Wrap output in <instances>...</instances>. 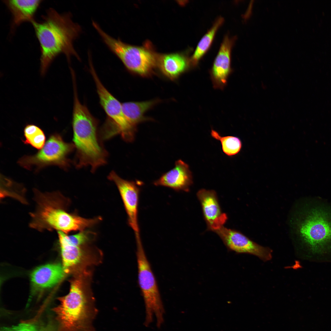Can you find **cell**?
<instances>
[{"instance_id": "7402d4cb", "label": "cell", "mask_w": 331, "mask_h": 331, "mask_svg": "<svg viewBox=\"0 0 331 331\" xmlns=\"http://www.w3.org/2000/svg\"><path fill=\"white\" fill-rule=\"evenodd\" d=\"M211 135L212 137L220 141L223 151L226 155L234 156L240 151L242 143L238 137L231 136H221L217 132L212 129Z\"/></svg>"}, {"instance_id": "8fae6325", "label": "cell", "mask_w": 331, "mask_h": 331, "mask_svg": "<svg viewBox=\"0 0 331 331\" xmlns=\"http://www.w3.org/2000/svg\"><path fill=\"white\" fill-rule=\"evenodd\" d=\"M215 232L229 250L252 254L264 261L272 258V250L270 248L260 245L238 231L223 226Z\"/></svg>"}, {"instance_id": "9a60e30c", "label": "cell", "mask_w": 331, "mask_h": 331, "mask_svg": "<svg viewBox=\"0 0 331 331\" xmlns=\"http://www.w3.org/2000/svg\"><path fill=\"white\" fill-rule=\"evenodd\" d=\"M234 39L228 36L224 37L214 60L211 76L215 87L223 88L226 83L231 71V51Z\"/></svg>"}, {"instance_id": "5bb4252c", "label": "cell", "mask_w": 331, "mask_h": 331, "mask_svg": "<svg viewBox=\"0 0 331 331\" xmlns=\"http://www.w3.org/2000/svg\"><path fill=\"white\" fill-rule=\"evenodd\" d=\"M192 183V173L188 164L181 159L176 161L174 167L155 181L157 186L168 187L176 191H189Z\"/></svg>"}, {"instance_id": "ba28073f", "label": "cell", "mask_w": 331, "mask_h": 331, "mask_svg": "<svg viewBox=\"0 0 331 331\" xmlns=\"http://www.w3.org/2000/svg\"><path fill=\"white\" fill-rule=\"evenodd\" d=\"M74 148L73 143L65 142L60 135L54 133L50 136L44 146L37 153L24 156L18 163L29 170L35 167L37 170L52 165L67 169L70 162L68 156Z\"/></svg>"}, {"instance_id": "603a6c76", "label": "cell", "mask_w": 331, "mask_h": 331, "mask_svg": "<svg viewBox=\"0 0 331 331\" xmlns=\"http://www.w3.org/2000/svg\"><path fill=\"white\" fill-rule=\"evenodd\" d=\"M1 331H40L34 324L27 323H22L10 327H3Z\"/></svg>"}, {"instance_id": "9c48e42d", "label": "cell", "mask_w": 331, "mask_h": 331, "mask_svg": "<svg viewBox=\"0 0 331 331\" xmlns=\"http://www.w3.org/2000/svg\"><path fill=\"white\" fill-rule=\"evenodd\" d=\"M89 71L95 84L100 105L107 116V120L117 134L127 142L135 138L136 127L129 123L124 115L122 103L105 87L99 78L93 65H89Z\"/></svg>"}, {"instance_id": "2e32d148", "label": "cell", "mask_w": 331, "mask_h": 331, "mask_svg": "<svg viewBox=\"0 0 331 331\" xmlns=\"http://www.w3.org/2000/svg\"><path fill=\"white\" fill-rule=\"evenodd\" d=\"M65 274L62 265L59 264L41 266L35 269L31 274L32 286L36 290L51 287L60 281Z\"/></svg>"}, {"instance_id": "ac0fdd59", "label": "cell", "mask_w": 331, "mask_h": 331, "mask_svg": "<svg viewBox=\"0 0 331 331\" xmlns=\"http://www.w3.org/2000/svg\"><path fill=\"white\" fill-rule=\"evenodd\" d=\"M156 61L162 73L171 80L176 78L188 67L185 58L177 53L158 55L156 56Z\"/></svg>"}, {"instance_id": "ffe728a7", "label": "cell", "mask_w": 331, "mask_h": 331, "mask_svg": "<svg viewBox=\"0 0 331 331\" xmlns=\"http://www.w3.org/2000/svg\"><path fill=\"white\" fill-rule=\"evenodd\" d=\"M223 21V17H219L199 41L191 59V62L193 65H196L207 51L211 45L217 31Z\"/></svg>"}, {"instance_id": "44dd1931", "label": "cell", "mask_w": 331, "mask_h": 331, "mask_svg": "<svg viewBox=\"0 0 331 331\" xmlns=\"http://www.w3.org/2000/svg\"><path fill=\"white\" fill-rule=\"evenodd\" d=\"M25 144H29L37 149H41L44 146L46 137L43 131L39 127L33 124H27L24 130Z\"/></svg>"}, {"instance_id": "7a4b0ae2", "label": "cell", "mask_w": 331, "mask_h": 331, "mask_svg": "<svg viewBox=\"0 0 331 331\" xmlns=\"http://www.w3.org/2000/svg\"><path fill=\"white\" fill-rule=\"evenodd\" d=\"M33 192L36 207L30 213L31 228L39 231L55 230L67 234L96 224L94 218H85L68 212L70 201L59 191L43 192L34 189Z\"/></svg>"}, {"instance_id": "3957f363", "label": "cell", "mask_w": 331, "mask_h": 331, "mask_svg": "<svg viewBox=\"0 0 331 331\" xmlns=\"http://www.w3.org/2000/svg\"><path fill=\"white\" fill-rule=\"evenodd\" d=\"M98 124L87 107L81 103L77 90H74L72 126L76 168L89 166L94 172L106 162L108 153L98 138Z\"/></svg>"}, {"instance_id": "6da1fadb", "label": "cell", "mask_w": 331, "mask_h": 331, "mask_svg": "<svg viewBox=\"0 0 331 331\" xmlns=\"http://www.w3.org/2000/svg\"><path fill=\"white\" fill-rule=\"evenodd\" d=\"M42 18L41 21L34 20L31 23L40 46V71L44 75L60 54L64 55L69 63L72 56L80 60L74 42L81 34L82 29L73 21L70 13H60L50 8Z\"/></svg>"}, {"instance_id": "277c9868", "label": "cell", "mask_w": 331, "mask_h": 331, "mask_svg": "<svg viewBox=\"0 0 331 331\" xmlns=\"http://www.w3.org/2000/svg\"><path fill=\"white\" fill-rule=\"evenodd\" d=\"M89 275L77 272L70 281L68 294L58 299L60 304L53 310L60 331H94L92 322L97 311L88 290Z\"/></svg>"}, {"instance_id": "5b68a950", "label": "cell", "mask_w": 331, "mask_h": 331, "mask_svg": "<svg viewBox=\"0 0 331 331\" xmlns=\"http://www.w3.org/2000/svg\"><path fill=\"white\" fill-rule=\"evenodd\" d=\"M306 204L296 222L297 233L311 252L325 253L331 248V205L318 199Z\"/></svg>"}, {"instance_id": "52a82bcc", "label": "cell", "mask_w": 331, "mask_h": 331, "mask_svg": "<svg viewBox=\"0 0 331 331\" xmlns=\"http://www.w3.org/2000/svg\"><path fill=\"white\" fill-rule=\"evenodd\" d=\"M92 25L104 42L130 71L142 76L152 72L157 64L156 56L148 49L124 43L105 32L96 22Z\"/></svg>"}, {"instance_id": "7c38bea8", "label": "cell", "mask_w": 331, "mask_h": 331, "mask_svg": "<svg viewBox=\"0 0 331 331\" xmlns=\"http://www.w3.org/2000/svg\"><path fill=\"white\" fill-rule=\"evenodd\" d=\"M62 260L63 267L66 274L82 270L81 267L89 262V258L85 245L73 244L68 239L67 234L57 232Z\"/></svg>"}, {"instance_id": "4fadbf2b", "label": "cell", "mask_w": 331, "mask_h": 331, "mask_svg": "<svg viewBox=\"0 0 331 331\" xmlns=\"http://www.w3.org/2000/svg\"><path fill=\"white\" fill-rule=\"evenodd\" d=\"M197 196L208 229L215 231L223 226L227 217L221 210L216 192L202 189L198 191Z\"/></svg>"}, {"instance_id": "d6986e66", "label": "cell", "mask_w": 331, "mask_h": 331, "mask_svg": "<svg viewBox=\"0 0 331 331\" xmlns=\"http://www.w3.org/2000/svg\"><path fill=\"white\" fill-rule=\"evenodd\" d=\"M157 100L140 102H128L122 103V110L126 117L133 126L147 119L145 113L157 102Z\"/></svg>"}, {"instance_id": "8992f818", "label": "cell", "mask_w": 331, "mask_h": 331, "mask_svg": "<svg viewBox=\"0 0 331 331\" xmlns=\"http://www.w3.org/2000/svg\"><path fill=\"white\" fill-rule=\"evenodd\" d=\"M136 245L138 283L145 307L144 324L147 327L150 325L154 314L157 326L160 328L164 321L165 311L158 284L142 242L137 243Z\"/></svg>"}, {"instance_id": "e0dca14e", "label": "cell", "mask_w": 331, "mask_h": 331, "mask_svg": "<svg viewBox=\"0 0 331 331\" xmlns=\"http://www.w3.org/2000/svg\"><path fill=\"white\" fill-rule=\"evenodd\" d=\"M42 1L9 0L3 1L13 17V27L25 21L31 22Z\"/></svg>"}, {"instance_id": "30bf717a", "label": "cell", "mask_w": 331, "mask_h": 331, "mask_svg": "<svg viewBox=\"0 0 331 331\" xmlns=\"http://www.w3.org/2000/svg\"><path fill=\"white\" fill-rule=\"evenodd\" d=\"M108 178L113 181L117 188L127 215L128 224L134 232L135 240L141 239L138 214L142 182L123 179L113 171L110 172Z\"/></svg>"}]
</instances>
